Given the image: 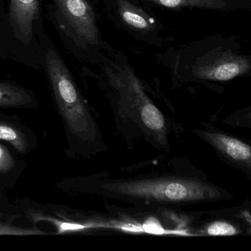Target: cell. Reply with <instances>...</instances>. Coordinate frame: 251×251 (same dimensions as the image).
Masks as SVG:
<instances>
[{
    "label": "cell",
    "instance_id": "obj_2",
    "mask_svg": "<svg viewBox=\"0 0 251 251\" xmlns=\"http://www.w3.org/2000/svg\"><path fill=\"white\" fill-rule=\"evenodd\" d=\"M104 189L128 199L163 204L211 201L221 196L217 188L194 178L155 177L106 183Z\"/></svg>",
    "mask_w": 251,
    "mask_h": 251
},
{
    "label": "cell",
    "instance_id": "obj_10",
    "mask_svg": "<svg viewBox=\"0 0 251 251\" xmlns=\"http://www.w3.org/2000/svg\"><path fill=\"white\" fill-rule=\"evenodd\" d=\"M161 6L170 8H199L223 9L227 6L224 0H148Z\"/></svg>",
    "mask_w": 251,
    "mask_h": 251
},
{
    "label": "cell",
    "instance_id": "obj_6",
    "mask_svg": "<svg viewBox=\"0 0 251 251\" xmlns=\"http://www.w3.org/2000/svg\"><path fill=\"white\" fill-rule=\"evenodd\" d=\"M202 135L216 149L232 161L245 164L248 167L251 165V151L250 145L224 133L202 132Z\"/></svg>",
    "mask_w": 251,
    "mask_h": 251
},
{
    "label": "cell",
    "instance_id": "obj_7",
    "mask_svg": "<svg viewBox=\"0 0 251 251\" xmlns=\"http://www.w3.org/2000/svg\"><path fill=\"white\" fill-rule=\"evenodd\" d=\"M37 105L31 91L14 82L0 80V109L32 108Z\"/></svg>",
    "mask_w": 251,
    "mask_h": 251
},
{
    "label": "cell",
    "instance_id": "obj_11",
    "mask_svg": "<svg viewBox=\"0 0 251 251\" xmlns=\"http://www.w3.org/2000/svg\"><path fill=\"white\" fill-rule=\"evenodd\" d=\"M45 234V232L36 228L20 227L5 223L0 217V236H37Z\"/></svg>",
    "mask_w": 251,
    "mask_h": 251
},
{
    "label": "cell",
    "instance_id": "obj_8",
    "mask_svg": "<svg viewBox=\"0 0 251 251\" xmlns=\"http://www.w3.org/2000/svg\"><path fill=\"white\" fill-rule=\"evenodd\" d=\"M118 9L122 20L133 28L141 30H151L153 24L145 12L126 0H118Z\"/></svg>",
    "mask_w": 251,
    "mask_h": 251
},
{
    "label": "cell",
    "instance_id": "obj_5",
    "mask_svg": "<svg viewBox=\"0 0 251 251\" xmlns=\"http://www.w3.org/2000/svg\"><path fill=\"white\" fill-rule=\"evenodd\" d=\"M39 19V0H10V23L14 34L23 43L28 45L31 42Z\"/></svg>",
    "mask_w": 251,
    "mask_h": 251
},
{
    "label": "cell",
    "instance_id": "obj_12",
    "mask_svg": "<svg viewBox=\"0 0 251 251\" xmlns=\"http://www.w3.org/2000/svg\"><path fill=\"white\" fill-rule=\"evenodd\" d=\"M207 233L211 236H232L237 233L236 227L225 221H217L207 227Z\"/></svg>",
    "mask_w": 251,
    "mask_h": 251
},
{
    "label": "cell",
    "instance_id": "obj_4",
    "mask_svg": "<svg viewBox=\"0 0 251 251\" xmlns=\"http://www.w3.org/2000/svg\"><path fill=\"white\" fill-rule=\"evenodd\" d=\"M251 69L249 60L232 53H223L213 61L197 67L195 75L205 80L227 81L248 73Z\"/></svg>",
    "mask_w": 251,
    "mask_h": 251
},
{
    "label": "cell",
    "instance_id": "obj_3",
    "mask_svg": "<svg viewBox=\"0 0 251 251\" xmlns=\"http://www.w3.org/2000/svg\"><path fill=\"white\" fill-rule=\"evenodd\" d=\"M57 9L75 33L86 43L98 40V26L93 8L87 0H52Z\"/></svg>",
    "mask_w": 251,
    "mask_h": 251
},
{
    "label": "cell",
    "instance_id": "obj_13",
    "mask_svg": "<svg viewBox=\"0 0 251 251\" xmlns=\"http://www.w3.org/2000/svg\"><path fill=\"white\" fill-rule=\"evenodd\" d=\"M16 161L11 152L0 144V173H6L15 167Z\"/></svg>",
    "mask_w": 251,
    "mask_h": 251
},
{
    "label": "cell",
    "instance_id": "obj_9",
    "mask_svg": "<svg viewBox=\"0 0 251 251\" xmlns=\"http://www.w3.org/2000/svg\"><path fill=\"white\" fill-rule=\"evenodd\" d=\"M0 140L9 143L20 154L28 152L30 144L24 130L8 121L0 120Z\"/></svg>",
    "mask_w": 251,
    "mask_h": 251
},
{
    "label": "cell",
    "instance_id": "obj_1",
    "mask_svg": "<svg viewBox=\"0 0 251 251\" xmlns=\"http://www.w3.org/2000/svg\"><path fill=\"white\" fill-rule=\"evenodd\" d=\"M45 68L55 106L64 122L67 135L73 139H94L93 120L70 70L55 48L47 52Z\"/></svg>",
    "mask_w": 251,
    "mask_h": 251
}]
</instances>
